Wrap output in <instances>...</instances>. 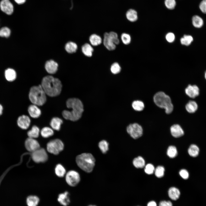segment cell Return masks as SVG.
Here are the masks:
<instances>
[{
	"mask_svg": "<svg viewBox=\"0 0 206 206\" xmlns=\"http://www.w3.org/2000/svg\"><path fill=\"white\" fill-rule=\"evenodd\" d=\"M66 105L71 111L64 110L62 113V115L65 119L73 121L78 120L82 116L84 111L83 104L79 99L76 98H70L67 100Z\"/></svg>",
	"mask_w": 206,
	"mask_h": 206,
	"instance_id": "obj_1",
	"label": "cell"
},
{
	"mask_svg": "<svg viewBox=\"0 0 206 206\" xmlns=\"http://www.w3.org/2000/svg\"><path fill=\"white\" fill-rule=\"evenodd\" d=\"M41 85L46 95L50 97L57 96L62 91V85L61 81L51 75L44 76L42 80Z\"/></svg>",
	"mask_w": 206,
	"mask_h": 206,
	"instance_id": "obj_2",
	"label": "cell"
},
{
	"mask_svg": "<svg viewBox=\"0 0 206 206\" xmlns=\"http://www.w3.org/2000/svg\"><path fill=\"white\" fill-rule=\"evenodd\" d=\"M76 161L80 169L86 173H90L94 169L96 160L91 154L84 153L78 155L76 157Z\"/></svg>",
	"mask_w": 206,
	"mask_h": 206,
	"instance_id": "obj_3",
	"label": "cell"
},
{
	"mask_svg": "<svg viewBox=\"0 0 206 206\" xmlns=\"http://www.w3.org/2000/svg\"><path fill=\"white\" fill-rule=\"evenodd\" d=\"M46 94L41 85L33 86L30 89L29 98L32 104L37 106L43 105L46 101Z\"/></svg>",
	"mask_w": 206,
	"mask_h": 206,
	"instance_id": "obj_4",
	"label": "cell"
},
{
	"mask_svg": "<svg viewBox=\"0 0 206 206\" xmlns=\"http://www.w3.org/2000/svg\"><path fill=\"white\" fill-rule=\"evenodd\" d=\"M153 99L155 104L159 107L165 109L167 114H169L173 111V106L171 98L164 92H158L154 95Z\"/></svg>",
	"mask_w": 206,
	"mask_h": 206,
	"instance_id": "obj_5",
	"label": "cell"
},
{
	"mask_svg": "<svg viewBox=\"0 0 206 206\" xmlns=\"http://www.w3.org/2000/svg\"><path fill=\"white\" fill-rule=\"evenodd\" d=\"M120 41L117 34L114 31L105 32L104 35L103 43L105 47L108 50H114L116 45L119 43Z\"/></svg>",
	"mask_w": 206,
	"mask_h": 206,
	"instance_id": "obj_6",
	"label": "cell"
},
{
	"mask_svg": "<svg viewBox=\"0 0 206 206\" xmlns=\"http://www.w3.org/2000/svg\"><path fill=\"white\" fill-rule=\"evenodd\" d=\"M64 145L61 140L58 139L52 140L47 145V149L49 153L55 154H59L64 149Z\"/></svg>",
	"mask_w": 206,
	"mask_h": 206,
	"instance_id": "obj_7",
	"label": "cell"
},
{
	"mask_svg": "<svg viewBox=\"0 0 206 206\" xmlns=\"http://www.w3.org/2000/svg\"><path fill=\"white\" fill-rule=\"evenodd\" d=\"M65 180L66 183L69 186L74 187L77 185L80 181V177L77 171L71 170L66 174Z\"/></svg>",
	"mask_w": 206,
	"mask_h": 206,
	"instance_id": "obj_8",
	"label": "cell"
},
{
	"mask_svg": "<svg viewBox=\"0 0 206 206\" xmlns=\"http://www.w3.org/2000/svg\"><path fill=\"white\" fill-rule=\"evenodd\" d=\"M126 130L127 133L134 139L141 136L143 133L141 126L136 123L129 124L126 128Z\"/></svg>",
	"mask_w": 206,
	"mask_h": 206,
	"instance_id": "obj_9",
	"label": "cell"
},
{
	"mask_svg": "<svg viewBox=\"0 0 206 206\" xmlns=\"http://www.w3.org/2000/svg\"><path fill=\"white\" fill-rule=\"evenodd\" d=\"M31 158L36 163H44L47 160L48 155L44 148H40L32 152Z\"/></svg>",
	"mask_w": 206,
	"mask_h": 206,
	"instance_id": "obj_10",
	"label": "cell"
},
{
	"mask_svg": "<svg viewBox=\"0 0 206 206\" xmlns=\"http://www.w3.org/2000/svg\"><path fill=\"white\" fill-rule=\"evenodd\" d=\"M25 144L26 149L32 152L40 148L38 142L33 138L29 137L27 138Z\"/></svg>",
	"mask_w": 206,
	"mask_h": 206,
	"instance_id": "obj_11",
	"label": "cell"
},
{
	"mask_svg": "<svg viewBox=\"0 0 206 206\" xmlns=\"http://www.w3.org/2000/svg\"><path fill=\"white\" fill-rule=\"evenodd\" d=\"M45 69L49 74H55L57 71L58 64L57 62L52 60L46 61L44 65Z\"/></svg>",
	"mask_w": 206,
	"mask_h": 206,
	"instance_id": "obj_12",
	"label": "cell"
},
{
	"mask_svg": "<svg viewBox=\"0 0 206 206\" xmlns=\"http://www.w3.org/2000/svg\"><path fill=\"white\" fill-rule=\"evenodd\" d=\"M1 10L8 15L12 14L13 11V6L9 0H2L0 3Z\"/></svg>",
	"mask_w": 206,
	"mask_h": 206,
	"instance_id": "obj_13",
	"label": "cell"
},
{
	"mask_svg": "<svg viewBox=\"0 0 206 206\" xmlns=\"http://www.w3.org/2000/svg\"><path fill=\"white\" fill-rule=\"evenodd\" d=\"M17 123L20 128L23 129H26L30 125L31 120L29 116L23 115L18 118Z\"/></svg>",
	"mask_w": 206,
	"mask_h": 206,
	"instance_id": "obj_14",
	"label": "cell"
},
{
	"mask_svg": "<svg viewBox=\"0 0 206 206\" xmlns=\"http://www.w3.org/2000/svg\"><path fill=\"white\" fill-rule=\"evenodd\" d=\"M57 201L63 206H68L71 202L69 192L66 191L59 194L58 197Z\"/></svg>",
	"mask_w": 206,
	"mask_h": 206,
	"instance_id": "obj_15",
	"label": "cell"
},
{
	"mask_svg": "<svg viewBox=\"0 0 206 206\" xmlns=\"http://www.w3.org/2000/svg\"><path fill=\"white\" fill-rule=\"evenodd\" d=\"M167 194L168 197L171 199L175 201L179 198L181 195V192L177 188L172 187L169 189Z\"/></svg>",
	"mask_w": 206,
	"mask_h": 206,
	"instance_id": "obj_16",
	"label": "cell"
},
{
	"mask_svg": "<svg viewBox=\"0 0 206 206\" xmlns=\"http://www.w3.org/2000/svg\"><path fill=\"white\" fill-rule=\"evenodd\" d=\"M186 94L190 97L194 98L199 94V89L195 85H189L185 89Z\"/></svg>",
	"mask_w": 206,
	"mask_h": 206,
	"instance_id": "obj_17",
	"label": "cell"
},
{
	"mask_svg": "<svg viewBox=\"0 0 206 206\" xmlns=\"http://www.w3.org/2000/svg\"><path fill=\"white\" fill-rule=\"evenodd\" d=\"M38 106L33 104L29 105L28 107V113L30 116L32 118H37L39 117L41 114V110Z\"/></svg>",
	"mask_w": 206,
	"mask_h": 206,
	"instance_id": "obj_18",
	"label": "cell"
},
{
	"mask_svg": "<svg viewBox=\"0 0 206 206\" xmlns=\"http://www.w3.org/2000/svg\"><path fill=\"white\" fill-rule=\"evenodd\" d=\"M170 130L172 135L174 137L178 138L182 136L184 134L183 130L180 125L175 124L171 127Z\"/></svg>",
	"mask_w": 206,
	"mask_h": 206,
	"instance_id": "obj_19",
	"label": "cell"
},
{
	"mask_svg": "<svg viewBox=\"0 0 206 206\" xmlns=\"http://www.w3.org/2000/svg\"><path fill=\"white\" fill-rule=\"evenodd\" d=\"M63 122L61 118L58 117H54L51 120L50 125L53 129L58 131L61 128Z\"/></svg>",
	"mask_w": 206,
	"mask_h": 206,
	"instance_id": "obj_20",
	"label": "cell"
},
{
	"mask_svg": "<svg viewBox=\"0 0 206 206\" xmlns=\"http://www.w3.org/2000/svg\"><path fill=\"white\" fill-rule=\"evenodd\" d=\"M26 201L27 206H37L40 201V199L36 195H31L27 197Z\"/></svg>",
	"mask_w": 206,
	"mask_h": 206,
	"instance_id": "obj_21",
	"label": "cell"
},
{
	"mask_svg": "<svg viewBox=\"0 0 206 206\" xmlns=\"http://www.w3.org/2000/svg\"><path fill=\"white\" fill-rule=\"evenodd\" d=\"M81 50L82 53L85 56L88 57H90L92 56L94 49L90 44L86 43L82 46Z\"/></svg>",
	"mask_w": 206,
	"mask_h": 206,
	"instance_id": "obj_22",
	"label": "cell"
},
{
	"mask_svg": "<svg viewBox=\"0 0 206 206\" xmlns=\"http://www.w3.org/2000/svg\"><path fill=\"white\" fill-rule=\"evenodd\" d=\"M64 48L66 52L72 54L75 53L76 52L78 47L77 45L75 42L69 41L66 44Z\"/></svg>",
	"mask_w": 206,
	"mask_h": 206,
	"instance_id": "obj_23",
	"label": "cell"
},
{
	"mask_svg": "<svg viewBox=\"0 0 206 206\" xmlns=\"http://www.w3.org/2000/svg\"><path fill=\"white\" fill-rule=\"evenodd\" d=\"M90 44L93 46H97L100 45L102 42V39L100 36L96 34H91L89 37Z\"/></svg>",
	"mask_w": 206,
	"mask_h": 206,
	"instance_id": "obj_24",
	"label": "cell"
},
{
	"mask_svg": "<svg viewBox=\"0 0 206 206\" xmlns=\"http://www.w3.org/2000/svg\"><path fill=\"white\" fill-rule=\"evenodd\" d=\"M5 76L6 79L8 81L12 82L16 78L17 74L15 71L13 69L9 68L5 71Z\"/></svg>",
	"mask_w": 206,
	"mask_h": 206,
	"instance_id": "obj_25",
	"label": "cell"
},
{
	"mask_svg": "<svg viewBox=\"0 0 206 206\" xmlns=\"http://www.w3.org/2000/svg\"><path fill=\"white\" fill-rule=\"evenodd\" d=\"M126 16L127 19L131 22L136 21L138 19L137 13L135 10L131 9L126 13Z\"/></svg>",
	"mask_w": 206,
	"mask_h": 206,
	"instance_id": "obj_26",
	"label": "cell"
},
{
	"mask_svg": "<svg viewBox=\"0 0 206 206\" xmlns=\"http://www.w3.org/2000/svg\"><path fill=\"white\" fill-rule=\"evenodd\" d=\"M39 128L37 126L34 125L28 131L27 134L29 137L35 138L39 136Z\"/></svg>",
	"mask_w": 206,
	"mask_h": 206,
	"instance_id": "obj_27",
	"label": "cell"
},
{
	"mask_svg": "<svg viewBox=\"0 0 206 206\" xmlns=\"http://www.w3.org/2000/svg\"><path fill=\"white\" fill-rule=\"evenodd\" d=\"M192 23L195 27L200 28L203 26L204 22L203 19L201 17L195 15L192 17Z\"/></svg>",
	"mask_w": 206,
	"mask_h": 206,
	"instance_id": "obj_28",
	"label": "cell"
},
{
	"mask_svg": "<svg viewBox=\"0 0 206 206\" xmlns=\"http://www.w3.org/2000/svg\"><path fill=\"white\" fill-rule=\"evenodd\" d=\"M40 134L43 138H47L53 135L54 132L52 128L45 127L42 129L40 131Z\"/></svg>",
	"mask_w": 206,
	"mask_h": 206,
	"instance_id": "obj_29",
	"label": "cell"
},
{
	"mask_svg": "<svg viewBox=\"0 0 206 206\" xmlns=\"http://www.w3.org/2000/svg\"><path fill=\"white\" fill-rule=\"evenodd\" d=\"M185 108L187 111L190 113L195 112L197 110L198 106L194 101H189L186 105Z\"/></svg>",
	"mask_w": 206,
	"mask_h": 206,
	"instance_id": "obj_30",
	"label": "cell"
},
{
	"mask_svg": "<svg viewBox=\"0 0 206 206\" xmlns=\"http://www.w3.org/2000/svg\"><path fill=\"white\" fill-rule=\"evenodd\" d=\"M55 171L56 175L60 177H63L66 173V170L64 167L61 164H57L55 169Z\"/></svg>",
	"mask_w": 206,
	"mask_h": 206,
	"instance_id": "obj_31",
	"label": "cell"
},
{
	"mask_svg": "<svg viewBox=\"0 0 206 206\" xmlns=\"http://www.w3.org/2000/svg\"><path fill=\"white\" fill-rule=\"evenodd\" d=\"M134 166L136 168H142L145 166V162L144 159L140 156L135 158L133 161Z\"/></svg>",
	"mask_w": 206,
	"mask_h": 206,
	"instance_id": "obj_32",
	"label": "cell"
},
{
	"mask_svg": "<svg viewBox=\"0 0 206 206\" xmlns=\"http://www.w3.org/2000/svg\"><path fill=\"white\" fill-rule=\"evenodd\" d=\"M109 143L105 140H102L99 142L98 146L103 154H106L109 150Z\"/></svg>",
	"mask_w": 206,
	"mask_h": 206,
	"instance_id": "obj_33",
	"label": "cell"
},
{
	"mask_svg": "<svg viewBox=\"0 0 206 206\" xmlns=\"http://www.w3.org/2000/svg\"><path fill=\"white\" fill-rule=\"evenodd\" d=\"M199 148L195 144L191 145L188 149V152L189 155L193 157L197 156L199 154Z\"/></svg>",
	"mask_w": 206,
	"mask_h": 206,
	"instance_id": "obj_34",
	"label": "cell"
},
{
	"mask_svg": "<svg viewBox=\"0 0 206 206\" xmlns=\"http://www.w3.org/2000/svg\"><path fill=\"white\" fill-rule=\"evenodd\" d=\"M193 40V38L192 36L185 35L180 39V42L182 45L187 46L191 44Z\"/></svg>",
	"mask_w": 206,
	"mask_h": 206,
	"instance_id": "obj_35",
	"label": "cell"
},
{
	"mask_svg": "<svg viewBox=\"0 0 206 206\" xmlns=\"http://www.w3.org/2000/svg\"><path fill=\"white\" fill-rule=\"evenodd\" d=\"M132 106L135 110L139 111L142 110L144 107L143 102L140 100L134 101L132 103Z\"/></svg>",
	"mask_w": 206,
	"mask_h": 206,
	"instance_id": "obj_36",
	"label": "cell"
},
{
	"mask_svg": "<svg viewBox=\"0 0 206 206\" xmlns=\"http://www.w3.org/2000/svg\"><path fill=\"white\" fill-rule=\"evenodd\" d=\"M121 67L119 64L117 62L113 63L111 66L110 70L113 74H116L119 73L121 71Z\"/></svg>",
	"mask_w": 206,
	"mask_h": 206,
	"instance_id": "obj_37",
	"label": "cell"
},
{
	"mask_svg": "<svg viewBox=\"0 0 206 206\" xmlns=\"http://www.w3.org/2000/svg\"><path fill=\"white\" fill-rule=\"evenodd\" d=\"M167 154L168 156L171 158L175 157L177 154L176 147L173 146H169L167 149Z\"/></svg>",
	"mask_w": 206,
	"mask_h": 206,
	"instance_id": "obj_38",
	"label": "cell"
},
{
	"mask_svg": "<svg viewBox=\"0 0 206 206\" xmlns=\"http://www.w3.org/2000/svg\"><path fill=\"white\" fill-rule=\"evenodd\" d=\"M121 39L122 42L125 45L130 44L131 41L130 35L126 33H123L121 35Z\"/></svg>",
	"mask_w": 206,
	"mask_h": 206,
	"instance_id": "obj_39",
	"label": "cell"
},
{
	"mask_svg": "<svg viewBox=\"0 0 206 206\" xmlns=\"http://www.w3.org/2000/svg\"><path fill=\"white\" fill-rule=\"evenodd\" d=\"M11 31L7 27H4L0 29V36L5 37H8L10 35Z\"/></svg>",
	"mask_w": 206,
	"mask_h": 206,
	"instance_id": "obj_40",
	"label": "cell"
},
{
	"mask_svg": "<svg viewBox=\"0 0 206 206\" xmlns=\"http://www.w3.org/2000/svg\"><path fill=\"white\" fill-rule=\"evenodd\" d=\"M165 169L164 167L162 166H158L155 170V174L156 176L158 178L162 177L164 174Z\"/></svg>",
	"mask_w": 206,
	"mask_h": 206,
	"instance_id": "obj_41",
	"label": "cell"
},
{
	"mask_svg": "<svg viewBox=\"0 0 206 206\" xmlns=\"http://www.w3.org/2000/svg\"><path fill=\"white\" fill-rule=\"evenodd\" d=\"M165 4L167 9L172 10L175 8L176 5V1L175 0H165Z\"/></svg>",
	"mask_w": 206,
	"mask_h": 206,
	"instance_id": "obj_42",
	"label": "cell"
},
{
	"mask_svg": "<svg viewBox=\"0 0 206 206\" xmlns=\"http://www.w3.org/2000/svg\"><path fill=\"white\" fill-rule=\"evenodd\" d=\"M155 170L154 166L151 164H148L145 166V172L148 174H152Z\"/></svg>",
	"mask_w": 206,
	"mask_h": 206,
	"instance_id": "obj_43",
	"label": "cell"
},
{
	"mask_svg": "<svg viewBox=\"0 0 206 206\" xmlns=\"http://www.w3.org/2000/svg\"><path fill=\"white\" fill-rule=\"evenodd\" d=\"M165 38L167 41L169 43L173 42L175 39V34L172 32H169L166 35Z\"/></svg>",
	"mask_w": 206,
	"mask_h": 206,
	"instance_id": "obj_44",
	"label": "cell"
},
{
	"mask_svg": "<svg viewBox=\"0 0 206 206\" xmlns=\"http://www.w3.org/2000/svg\"><path fill=\"white\" fill-rule=\"evenodd\" d=\"M158 206H173L172 202L170 200H162L159 203Z\"/></svg>",
	"mask_w": 206,
	"mask_h": 206,
	"instance_id": "obj_45",
	"label": "cell"
},
{
	"mask_svg": "<svg viewBox=\"0 0 206 206\" xmlns=\"http://www.w3.org/2000/svg\"><path fill=\"white\" fill-rule=\"evenodd\" d=\"M179 173L180 176L184 179H187L189 177V173L185 169H182L181 170Z\"/></svg>",
	"mask_w": 206,
	"mask_h": 206,
	"instance_id": "obj_46",
	"label": "cell"
},
{
	"mask_svg": "<svg viewBox=\"0 0 206 206\" xmlns=\"http://www.w3.org/2000/svg\"><path fill=\"white\" fill-rule=\"evenodd\" d=\"M199 8L203 13L206 14V0H203L200 3Z\"/></svg>",
	"mask_w": 206,
	"mask_h": 206,
	"instance_id": "obj_47",
	"label": "cell"
},
{
	"mask_svg": "<svg viewBox=\"0 0 206 206\" xmlns=\"http://www.w3.org/2000/svg\"><path fill=\"white\" fill-rule=\"evenodd\" d=\"M146 206H158L156 202L153 200L149 201L147 203Z\"/></svg>",
	"mask_w": 206,
	"mask_h": 206,
	"instance_id": "obj_48",
	"label": "cell"
},
{
	"mask_svg": "<svg viewBox=\"0 0 206 206\" xmlns=\"http://www.w3.org/2000/svg\"><path fill=\"white\" fill-rule=\"evenodd\" d=\"M18 4H21L25 2L26 0H14Z\"/></svg>",
	"mask_w": 206,
	"mask_h": 206,
	"instance_id": "obj_49",
	"label": "cell"
},
{
	"mask_svg": "<svg viewBox=\"0 0 206 206\" xmlns=\"http://www.w3.org/2000/svg\"><path fill=\"white\" fill-rule=\"evenodd\" d=\"M3 107L0 104V116L3 113Z\"/></svg>",
	"mask_w": 206,
	"mask_h": 206,
	"instance_id": "obj_50",
	"label": "cell"
},
{
	"mask_svg": "<svg viewBox=\"0 0 206 206\" xmlns=\"http://www.w3.org/2000/svg\"><path fill=\"white\" fill-rule=\"evenodd\" d=\"M88 206H97L96 205H95L90 204L88 205Z\"/></svg>",
	"mask_w": 206,
	"mask_h": 206,
	"instance_id": "obj_51",
	"label": "cell"
},
{
	"mask_svg": "<svg viewBox=\"0 0 206 206\" xmlns=\"http://www.w3.org/2000/svg\"><path fill=\"white\" fill-rule=\"evenodd\" d=\"M205 79H206V72L205 73Z\"/></svg>",
	"mask_w": 206,
	"mask_h": 206,
	"instance_id": "obj_52",
	"label": "cell"
},
{
	"mask_svg": "<svg viewBox=\"0 0 206 206\" xmlns=\"http://www.w3.org/2000/svg\"><path fill=\"white\" fill-rule=\"evenodd\" d=\"M141 206L138 205V206Z\"/></svg>",
	"mask_w": 206,
	"mask_h": 206,
	"instance_id": "obj_53",
	"label": "cell"
}]
</instances>
